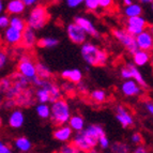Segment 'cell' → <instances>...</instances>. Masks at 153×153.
<instances>
[{
	"mask_svg": "<svg viewBox=\"0 0 153 153\" xmlns=\"http://www.w3.org/2000/svg\"><path fill=\"white\" fill-rule=\"evenodd\" d=\"M130 146L123 141H116L111 146L112 153H130Z\"/></svg>",
	"mask_w": 153,
	"mask_h": 153,
	"instance_id": "cell-32",
	"label": "cell"
},
{
	"mask_svg": "<svg viewBox=\"0 0 153 153\" xmlns=\"http://www.w3.org/2000/svg\"><path fill=\"white\" fill-rule=\"evenodd\" d=\"M66 33L68 36L74 44L82 45L87 42V34L79 28L75 23H71L66 26Z\"/></svg>",
	"mask_w": 153,
	"mask_h": 153,
	"instance_id": "cell-9",
	"label": "cell"
},
{
	"mask_svg": "<svg viewBox=\"0 0 153 153\" xmlns=\"http://www.w3.org/2000/svg\"><path fill=\"white\" fill-rule=\"evenodd\" d=\"M100 48L94 44L86 42L80 47V55L85 62L89 65L95 66L97 65V57H99Z\"/></svg>",
	"mask_w": 153,
	"mask_h": 153,
	"instance_id": "cell-6",
	"label": "cell"
},
{
	"mask_svg": "<svg viewBox=\"0 0 153 153\" xmlns=\"http://www.w3.org/2000/svg\"><path fill=\"white\" fill-rule=\"evenodd\" d=\"M82 4L85 5V8L89 11H97L99 10V1L97 0H85Z\"/></svg>",
	"mask_w": 153,
	"mask_h": 153,
	"instance_id": "cell-36",
	"label": "cell"
},
{
	"mask_svg": "<svg viewBox=\"0 0 153 153\" xmlns=\"http://www.w3.org/2000/svg\"><path fill=\"white\" fill-rule=\"evenodd\" d=\"M54 138L60 143H68L73 137V131L69 125H61L54 131Z\"/></svg>",
	"mask_w": 153,
	"mask_h": 153,
	"instance_id": "cell-14",
	"label": "cell"
},
{
	"mask_svg": "<svg viewBox=\"0 0 153 153\" xmlns=\"http://www.w3.org/2000/svg\"><path fill=\"white\" fill-rule=\"evenodd\" d=\"M97 145L100 146V148L103 149V150H107L108 148L110 147V141L106 135L104 136H101V137L97 139Z\"/></svg>",
	"mask_w": 153,
	"mask_h": 153,
	"instance_id": "cell-38",
	"label": "cell"
},
{
	"mask_svg": "<svg viewBox=\"0 0 153 153\" xmlns=\"http://www.w3.org/2000/svg\"><path fill=\"white\" fill-rule=\"evenodd\" d=\"M5 10L10 15L19 16V14H23L25 12L26 7L23 0H10L5 4Z\"/></svg>",
	"mask_w": 153,
	"mask_h": 153,
	"instance_id": "cell-15",
	"label": "cell"
},
{
	"mask_svg": "<svg viewBox=\"0 0 153 153\" xmlns=\"http://www.w3.org/2000/svg\"><path fill=\"white\" fill-rule=\"evenodd\" d=\"M82 2H84L82 0H66L65 4L70 9H77L82 4Z\"/></svg>",
	"mask_w": 153,
	"mask_h": 153,
	"instance_id": "cell-39",
	"label": "cell"
},
{
	"mask_svg": "<svg viewBox=\"0 0 153 153\" xmlns=\"http://www.w3.org/2000/svg\"><path fill=\"white\" fill-rule=\"evenodd\" d=\"M132 3H133L132 0H124V1H123V4H124V7H128V5L132 4Z\"/></svg>",
	"mask_w": 153,
	"mask_h": 153,
	"instance_id": "cell-54",
	"label": "cell"
},
{
	"mask_svg": "<svg viewBox=\"0 0 153 153\" xmlns=\"http://www.w3.org/2000/svg\"><path fill=\"white\" fill-rule=\"evenodd\" d=\"M38 43V36H36V32L33 29L26 27L24 31L22 32V40H21V45L27 49H30L36 45Z\"/></svg>",
	"mask_w": 153,
	"mask_h": 153,
	"instance_id": "cell-12",
	"label": "cell"
},
{
	"mask_svg": "<svg viewBox=\"0 0 153 153\" xmlns=\"http://www.w3.org/2000/svg\"><path fill=\"white\" fill-rule=\"evenodd\" d=\"M148 27V23L143 16H137V17H132L126 19L124 30L131 34L132 36H137L139 33L145 31Z\"/></svg>",
	"mask_w": 153,
	"mask_h": 153,
	"instance_id": "cell-5",
	"label": "cell"
},
{
	"mask_svg": "<svg viewBox=\"0 0 153 153\" xmlns=\"http://www.w3.org/2000/svg\"><path fill=\"white\" fill-rule=\"evenodd\" d=\"M18 74H21L23 77L31 80L36 76V63L32 61V59L29 55H24L19 59V63L17 66Z\"/></svg>",
	"mask_w": 153,
	"mask_h": 153,
	"instance_id": "cell-3",
	"label": "cell"
},
{
	"mask_svg": "<svg viewBox=\"0 0 153 153\" xmlns=\"http://www.w3.org/2000/svg\"><path fill=\"white\" fill-rule=\"evenodd\" d=\"M1 102H2V100H1V97H0V105H1Z\"/></svg>",
	"mask_w": 153,
	"mask_h": 153,
	"instance_id": "cell-59",
	"label": "cell"
},
{
	"mask_svg": "<svg viewBox=\"0 0 153 153\" xmlns=\"http://www.w3.org/2000/svg\"><path fill=\"white\" fill-rule=\"evenodd\" d=\"M3 36H4V41L7 42L9 45H18V44H21L22 32L16 30V29L8 27V28L4 30Z\"/></svg>",
	"mask_w": 153,
	"mask_h": 153,
	"instance_id": "cell-17",
	"label": "cell"
},
{
	"mask_svg": "<svg viewBox=\"0 0 153 153\" xmlns=\"http://www.w3.org/2000/svg\"><path fill=\"white\" fill-rule=\"evenodd\" d=\"M143 12V5L139 4V2H133L132 4H130L128 7H124V10H123L124 15L128 18L141 16Z\"/></svg>",
	"mask_w": 153,
	"mask_h": 153,
	"instance_id": "cell-25",
	"label": "cell"
},
{
	"mask_svg": "<svg viewBox=\"0 0 153 153\" xmlns=\"http://www.w3.org/2000/svg\"><path fill=\"white\" fill-rule=\"evenodd\" d=\"M71 108L66 101L60 99L51 103V119L56 125H65L71 118Z\"/></svg>",
	"mask_w": 153,
	"mask_h": 153,
	"instance_id": "cell-2",
	"label": "cell"
},
{
	"mask_svg": "<svg viewBox=\"0 0 153 153\" xmlns=\"http://www.w3.org/2000/svg\"><path fill=\"white\" fill-rule=\"evenodd\" d=\"M133 153H149V152H148V149L146 148V147H143V146H140V145H138L137 147H136V148L134 149Z\"/></svg>",
	"mask_w": 153,
	"mask_h": 153,
	"instance_id": "cell-48",
	"label": "cell"
},
{
	"mask_svg": "<svg viewBox=\"0 0 153 153\" xmlns=\"http://www.w3.org/2000/svg\"><path fill=\"white\" fill-rule=\"evenodd\" d=\"M59 153H80V151L73 143H64L59 149Z\"/></svg>",
	"mask_w": 153,
	"mask_h": 153,
	"instance_id": "cell-34",
	"label": "cell"
},
{
	"mask_svg": "<svg viewBox=\"0 0 153 153\" xmlns=\"http://www.w3.org/2000/svg\"><path fill=\"white\" fill-rule=\"evenodd\" d=\"M73 23L76 24L87 36H91L93 38H99L100 36L99 30H97V28L95 27V25L93 24V22L90 18L86 17V16L78 15L74 18Z\"/></svg>",
	"mask_w": 153,
	"mask_h": 153,
	"instance_id": "cell-8",
	"label": "cell"
},
{
	"mask_svg": "<svg viewBox=\"0 0 153 153\" xmlns=\"http://www.w3.org/2000/svg\"><path fill=\"white\" fill-rule=\"evenodd\" d=\"M145 109L147 110L150 115H152V114H153V104H152V103H151V102H146L145 103Z\"/></svg>",
	"mask_w": 153,
	"mask_h": 153,
	"instance_id": "cell-50",
	"label": "cell"
},
{
	"mask_svg": "<svg viewBox=\"0 0 153 153\" xmlns=\"http://www.w3.org/2000/svg\"><path fill=\"white\" fill-rule=\"evenodd\" d=\"M74 84H72V82H66L65 84H63V86H62V88H63V90L65 92H70V91H73L74 90V86H73Z\"/></svg>",
	"mask_w": 153,
	"mask_h": 153,
	"instance_id": "cell-49",
	"label": "cell"
},
{
	"mask_svg": "<svg viewBox=\"0 0 153 153\" xmlns=\"http://www.w3.org/2000/svg\"><path fill=\"white\" fill-rule=\"evenodd\" d=\"M36 97L40 104H47L48 102H51L49 93L44 88H39L38 91L36 92Z\"/></svg>",
	"mask_w": 153,
	"mask_h": 153,
	"instance_id": "cell-33",
	"label": "cell"
},
{
	"mask_svg": "<svg viewBox=\"0 0 153 153\" xmlns=\"http://www.w3.org/2000/svg\"><path fill=\"white\" fill-rule=\"evenodd\" d=\"M151 59V55L149 51H136L133 54V64L137 68V66H143L146 64H148Z\"/></svg>",
	"mask_w": 153,
	"mask_h": 153,
	"instance_id": "cell-22",
	"label": "cell"
},
{
	"mask_svg": "<svg viewBox=\"0 0 153 153\" xmlns=\"http://www.w3.org/2000/svg\"><path fill=\"white\" fill-rule=\"evenodd\" d=\"M12 86V80L8 77H4V78L0 79V91L5 93Z\"/></svg>",
	"mask_w": 153,
	"mask_h": 153,
	"instance_id": "cell-35",
	"label": "cell"
},
{
	"mask_svg": "<svg viewBox=\"0 0 153 153\" xmlns=\"http://www.w3.org/2000/svg\"><path fill=\"white\" fill-rule=\"evenodd\" d=\"M126 68H128L131 72L132 80H134V82H135L138 86H140L141 88H147V86H148L147 82H146V79L143 78L141 72L138 70V68H136L133 63H128L126 64Z\"/></svg>",
	"mask_w": 153,
	"mask_h": 153,
	"instance_id": "cell-21",
	"label": "cell"
},
{
	"mask_svg": "<svg viewBox=\"0 0 153 153\" xmlns=\"http://www.w3.org/2000/svg\"><path fill=\"white\" fill-rule=\"evenodd\" d=\"M0 153H13V150L0 138Z\"/></svg>",
	"mask_w": 153,
	"mask_h": 153,
	"instance_id": "cell-42",
	"label": "cell"
},
{
	"mask_svg": "<svg viewBox=\"0 0 153 153\" xmlns=\"http://www.w3.org/2000/svg\"><path fill=\"white\" fill-rule=\"evenodd\" d=\"M99 1V8L100 9H109L112 5L111 0H97Z\"/></svg>",
	"mask_w": 153,
	"mask_h": 153,
	"instance_id": "cell-44",
	"label": "cell"
},
{
	"mask_svg": "<svg viewBox=\"0 0 153 153\" xmlns=\"http://www.w3.org/2000/svg\"><path fill=\"white\" fill-rule=\"evenodd\" d=\"M61 77L72 84H78L82 80V72L79 69L64 70L61 72Z\"/></svg>",
	"mask_w": 153,
	"mask_h": 153,
	"instance_id": "cell-18",
	"label": "cell"
},
{
	"mask_svg": "<svg viewBox=\"0 0 153 153\" xmlns=\"http://www.w3.org/2000/svg\"><path fill=\"white\" fill-rule=\"evenodd\" d=\"M131 141L135 145H139V143H143V136H141L140 133H134L132 136H131Z\"/></svg>",
	"mask_w": 153,
	"mask_h": 153,
	"instance_id": "cell-41",
	"label": "cell"
},
{
	"mask_svg": "<svg viewBox=\"0 0 153 153\" xmlns=\"http://www.w3.org/2000/svg\"><path fill=\"white\" fill-rule=\"evenodd\" d=\"M7 62H8V56H7L4 51L0 49V70L4 68Z\"/></svg>",
	"mask_w": 153,
	"mask_h": 153,
	"instance_id": "cell-43",
	"label": "cell"
},
{
	"mask_svg": "<svg viewBox=\"0 0 153 153\" xmlns=\"http://www.w3.org/2000/svg\"><path fill=\"white\" fill-rule=\"evenodd\" d=\"M120 75H121V77L124 79V80H130V79H132V77H131V72H130V70L126 68V66L121 69Z\"/></svg>",
	"mask_w": 153,
	"mask_h": 153,
	"instance_id": "cell-45",
	"label": "cell"
},
{
	"mask_svg": "<svg viewBox=\"0 0 153 153\" xmlns=\"http://www.w3.org/2000/svg\"><path fill=\"white\" fill-rule=\"evenodd\" d=\"M91 100L94 103H104L107 99V94H106V91L103 89H95L91 92Z\"/></svg>",
	"mask_w": 153,
	"mask_h": 153,
	"instance_id": "cell-31",
	"label": "cell"
},
{
	"mask_svg": "<svg viewBox=\"0 0 153 153\" xmlns=\"http://www.w3.org/2000/svg\"><path fill=\"white\" fill-rule=\"evenodd\" d=\"M87 153H100V152L97 150V149L94 148V149H91V150H90V151H88Z\"/></svg>",
	"mask_w": 153,
	"mask_h": 153,
	"instance_id": "cell-56",
	"label": "cell"
},
{
	"mask_svg": "<svg viewBox=\"0 0 153 153\" xmlns=\"http://www.w3.org/2000/svg\"><path fill=\"white\" fill-rule=\"evenodd\" d=\"M36 115L41 119H49L51 118V106L47 104H38L36 107Z\"/></svg>",
	"mask_w": 153,
	"mask_h": 153,
	"instance_id": "cell-30",
	"label": "cell"
},
{
	"mask_svg": "<svg viewBox=\"0 0 153 153\" xmlns=\"http://www.w3.org/2000/svg\"><path fill=\"white\" fill-rule=\"evenodd\" d=\"M82 134L86 135L87 137L92 138V139H95L97 140L101 136H104L105 135V132H104V128L99 124H90L88 125L87 128H85L84 131H82Z\"/></svg>",
	"mask_w": 153,
	"mask_h": 153,
	"instance_id": "cell-19",
	"label": "cell"
},
{
	"mask_svg": "<svg viewBox=\"0 0 153 153\" xmlns=\"http://www.w3.org/2000/svg\"><path fill=\"white\" fill-rule=\"evenodd\" d=\"M141 3H143V4H147V3H152V1H151V0H147V1H146V0H143V1H140V2H139V4H141Z\"/></svg>",
	"mask_w": 153,
	"mask_h": 153,
	"instance_id": "cell-55",
	"label": "cell"
},
{
	"mask_svg": "<svg viewBox=\"0 0 153 153\" xmlns=\"http://www.w3.org/2000/svg\"><path fill=\"white\" fill-rule=\"evenodd\" d=\"M77 90H78L79 93L82 94H87L88 93V86L86 84H84L82 82H78L77 84Z\"/></svg>",
	"mask_w": 153,
	"mask_h": 153,
	"instance_id": "cell-46",
	"label": "cell"
},
{
	"mask_svg": "<svg viewBox=\"0 0 153 153\" xmlns=\"http://www.w3.org/2000/svg\"><path fill=\"white\" fill-rule=\"evenodd\" d=\"M14 147L18 152L28 153L32 149V143L29 138L25 137V136H21L14 140Z\"/></svg>",
	"mask_w": 153,
	"mask_h": 153,
	"instance_id": "cell-23",
	"label": "cell"
},
{
	"mask_svg": "<svg viewBox=\"0 0 153 153\" xmlns=\"http://www.w3.org/2000/svg\"><path fill=\"white\" fill-rule=\"evenodd\" d=\"M9 21H10L9 15H7V14H1V15H0V29L8 28Z\"/></svg>",
	"mask_w": 153,
	"mask_h": 153,
	"instance_id": "cell-40",
	"label": "cell"
},
{
	"mask_svg": "<svg viewBox=\"0 0 153 153\" xmlns=\"http://www.w3.org/2000/svg\"><path fill=\"white\" fill-rule=\"evenodd\" d=\"M104 153H112L111 151H107V152H104Z\"/></svg>",
	"mask_w": 153,
	"mask_h": 153,
	"instance_id": "cell-58",
	"label": "cell"
},
{
	"mask_svg": "<svg viewBox=\"0 0 153 153\" xmlns=\"http://www.w3.org/2000/svg\"><path fill=\"white\" fill-rule=\"evenodd\" d=\"M72 143L78 149L80 152H88L91 149H94L97 146V140L92 139V138L87 137L84 135L82 132L76 133L73 137H72Z\"/></svg>",
	"mask_w": 153,
	"mask_h": 153,
	"instance_id": "cell-7",
	"label": "cell"
},
{
	"mask_svg": "<svg viewBox=\"0 0 153 153\" xmlns=\"http://www.w3.org/2000/svg\"><path fill=\"white\" fill-rule=\"evenodd\" d=\"M3 10H4V3L0 0V15H1V14H3Z\"/></svg>",
	"mask_w": 153,
	"mask_h": 153,
	"instance_id": "cell-53",
	"label": "cell"
},
{
	"mask_svg": "<svg viewBox=\"0 0 153 153\" xmlns=\"http://www.w3.org/2000/svg\"><path fill=\"white\" fill-rule=\"evenodd\" d=\"M48 21L49 13L46 7L42 4H38L36 7H33L29 12L27 21H26V25L34 31H38L43 29Z\"/></svg>",
	"mask_w": 153,
	"mask_h": 153,
	"instance_id": "cell-1",
	"label": "cell"
},
{
	"mask_svg": "<svg viewBox=\"0 0 153 153\" xmlns=\"http://www.w3.org/2000/svg\"><path fill=\"white\" fill-rule=\"evenodd\" d=\"M44 82H45V80H43V79H41V78H39L38 76H36L34 78L30 80V82H32L34 86H36V87H39V88H42Z\"/></svg>",
	"mask_w": 153,
	"mask_h": 153,
	"instance_id": "cell-47",
	"label": "cell"
},
{
	"mask_svg": "<svg viewBox=\"0 0 153 153\" xmlns=\"http://www.w3.org/2000/svg\"><path fill=\"white\" fill-rule=\"evenodd\" d=\"M23 2L25 7H32V5H36L38 3L36 0H23Z\"/></svg>",
	"mask_w": 153,
	"mask_h": 153,
	"instance_id": "cell-51",
	"label": "cell"
},
{
	"mask_svg": "<svg viewBox=\"0 0 153 153\" xmlns=\"http://www.w3.org/2000/svg\"><path fill=\"white\" fill-rule=\"evenodd\" d=\"M120 91L122 92V94L125 97H137L140 95L143 89L140 86H138L134 80L130 79V80H124L120 86Z\"/></svg>",
	"mask_w": 153,
	"mask_h": 153,
	"instance_id": "cell-13",
	"label": "cell"
},
{
	"mask_svg": "<svg viewBox=\"0 0 153 153\" xmlns=\"http://www.w3.org/2000/svg\"><path fill=\"white\" fill-rule=\"evenodd\" d=\"M69 126L71 128V130L73 132H77V133H80L84 131V128H86V125H85V119L82 117L80 115H73L71 116L69 120Z\"/></svg>",
	"mask_w": 153,
	"mask_h": 153,
	"instance_id": "cell-24",
	"label": "cell"
},
{
	"mask_svg": "<svg viewBox=\"0 0 153 153\" xmlns=\"http://www.w3.org/2000/svg\"><path fill=\"white\" fill-rule=\"evenodd\" d=\"M116 119L124 128L134 124V117L123 105H118L116 107Z\"/></svg>",
	"mask_w": 153,
	"mask_h": 153,
	"instance_id": "cell-11",
	"label": "cell"
},
{
	"mask_svg": "<svg viewBox=\"0 0 153 153\" xmlns=\"http://www.w3.org/2000/svg\"><path fill=\"white\" fill-rule=\"evenodd\" d=\"M58 44V39L51 38V36H46V38H42L40 40H38L36 45L42 47V48H53V47H56Z\"/></svg>",
	"mask_w": 153,
	"mask_h": 153,
	"instance_id": "cell-28",
	"label": "cell"
},
{
	"mask_svg": "<svg viewBox=\"0 0 153 153\" xmlns=\"http://www.w3.org/2000/svg\"><path fill=\"white\" fill-rule=\"evenodd\" d=\"M36 76L39 78L43 79V80H48L51 76V72L49 68L43 62H38L36 63Z\"/></svg>",
	"mask_w": 153,
	"mask_h": 153,
	"instance_id": "cell-26",
	"label": "cell"
},
{
	"mask_svg": "<svg viewBox=\"0 0 153 153\" xmlns=\"http://www.w3.org/2000/svg\"><path fill=\"white\" fill-rule=\"evenodd\" d=\"M108 61V54L106 51L100 49L99 57H97V65H105Z\"/></svg>",
	"mask_w": 153,
	"mask_h": 153,
	"instance_id": "cell-37",
	"label": "cell"
},
{
	"mask_svg": "<svg viewBox=\"0 0 153 153\" xmlns=\"http://www.w3.org/2000/svg\"><path fill=\"white\" fill-rule=\"evenodd\" d=\"M25 123L24 112L19 109L13 110L8 118V124L12 128H21Z\"/></svg>",
	"mask_w": 153,
	"mask_h": 153,
	"instance_id": "cell-16",
	"label": "cell"
},
{
	"mask_svg": "<svg viewBox=\"0 0 153 153\" xmlns=\"http://www.w3.org/2000/svg\"><path fill=\"white\" fill-rule=\"evenodd\" d=\"M16 104H21V105H31L32 104V93H31V90H27L23 91L21 94L16 97L15 101Z\"/></svg>",
	"mask_w": 153,
	"mask_h": 153,
	"instance_id": "cell-29",
	"label": "cell"
},
{
	"mask_svg": "<svg viewBox=\"0 0 153 153\" xmlns=\"http://www.w3.org/2000/svg\"><path fill=\"white\" fill-rule=\"evenodd\" d=\"M9 27L23 32L27 25H26V21L23 19L21 16H11L10 21H9Z\"/></svg>",
	"mask_w": 153,
	"mask_h": 153,
	"instance_id": "cell-27",
	"label": "cell"
},
{
	"mask_svg": "<svg viewBox=\"0 0 153 153\" xmlns=\"http://www.w3.org/2000/svg\"><path fill=\"white\" fill-rule=\"evenodd\" d=\"M42 88L47 90V92L49 93V97H51V102L54 103L58 100L61 99V90L60 88L57 86L54 82H49V80H45L42 86Z\"/></svg>",
	"mask_w": 153,
	"mask_h": 153,
	"instance_id": "cell-20",
	"label": "cell"
},
{
	"mask_svg": "<svg viewBox=\"0 0 153 153\" xmlns=\"http://www.w3.org/2000/svg\"><path fill=\"white\" fill-rule=\"evenodd\" d=\"M112 36H115V39L119 43H121L124 46L130 54L133 55L136 51H138L135 38L132 36L131 34H128L124 29H114L112 30Z\"/></svg>",
	"mask_w": 153,
	"mask_h": 153,
	"instance_id": "cell-4",
	"label": "cell"
},
{
	"mask_svg": "<svg viewBox=\"0 0 153 153\" xmlns=\"http://www.w3.org/2000/svg\"><path fill=\"white\" fill-rule=\"evenodd\" d=\"M2 118H0V128H1V126H2Z\"/></svg>",
	"mask_w": 153,
	"mask_h": 153,
	"instance_id": "cell-57",
	"label": "cell"
},
{
	"mask_svg": "<svg viewBox=\"0 0 153 153\" xmlns=\"http://www.w3.org/2000/svg\"><path fill=\"white\" fill-rule=\"evenodd\" d=\"M15 105H16V103L14 100H8V101L4 103L5 108H11V107H13V106H15Z\"/></svg>",
	"mask_w": 153,
	"mask_h": 153,
	"instance_id": "cell-52",
	"label": "cell"
},
{
	"mask_svg": "<svg viewBox=\"0 0 153 153\" xmlns=\"http://www.w3.org/2000/svg\"><path fill=\"white\" fill-rule=\"evenodd\" d=\"M136 40V45L139 51H149L150 53L153 46V38H152V32L151 29L148 30L146 29L141 33H139L137 36H135Z\"/></svg>",
	"mask_w": 153,
	"mask_h": 153,
	"instance_id": "cell-10",
	"label": "cell"
}]
</instances>
